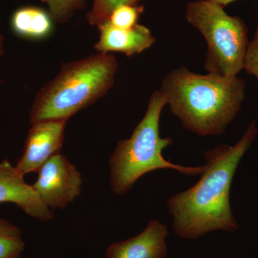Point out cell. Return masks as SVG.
Here are the masks:
<instances>
[{"instance_id":"cell-1","label":"cell","mask_w":258,"mask_h":258,"mask_svg":"<svg viewBox=\"0 0 258 258\" xmlns=\"http://www.w3.org/2000/svg\"><path fill=\"white\" fill-rule=\"evenodd\" d=\"M257 134L256 120H252L235 145L223 144L205 152L206 164L200 179L168 200L176 235L196 239L212 231L231 232L238 228L231 210V185L239 163Z\"/></svg>"},{"instance_id":"cell-2","label":"cell","mask_w":258,"mask_h":258,"mask_svg":"<svg viewBox=\"0 0 258 258\" xmlns=\"http://www.w3.org/2000/svg\"><path fill=\"white\" fill-rule=\"evenodd\" d=\"M245 87L237 76L195 74L181 66L166 75L160 91L184 127L206 137L225 132L241 109Z\"/></svg>"},{"instance_id":"cell-3","label":"cell","mask_w":258,"mask_h":258,"mask_svg":"<svg viewBox=\"0 0 258 258\" xmlns=\"http://www.w3.org/2000/svg\"><path fill=\"white\" fill-rule=\"evenodd\" d=\"M118 69L116 57L103 52L62 64L57 76L35 96L29 112L30 123L69 120L109 91Z\"/></svg>"},{"instance_id":"cell-4","label":"cell","mask_w":258,"mask_h":258,"mask_svg":"<svg viewBox=\"0 0 258 258\" xmlns=\"http://www.w3.org/2000/svg\"><path fill=\"white\" fill-rule=\"evenodd\" d=\"M166 105L160 90L153 92L144 118L130 138L118 142L110 156V185L115 195L126 193L139 178L157 169H174L189 176L202 174L205 171V166L178 165L163 157V150L173 144L169 137L161 138L159 134V120Z\"/></svg>"},{"instance_id":"cell-5","label":"cell","mask_w":258,"mask_h":258,"mask_svg":"<svg viewBox=\"0 0 258 258\" xmlns=\"http://www.w3.org/2000/svg\"><path fill=\"white\" fill-rule=\"evenodd\" d=\"M188 23L198 29L208 44L205 69L208 74L235 77L244 69L248 46L243 20L230 16L211 0H198L186 6Z\"/></svg>"},{"instance_id":"cell-6","label":"cell","mask_w":258,"mask_h":258,"mask_svg":"<svg viewBox=\"0 0 258 258\" xmlns=\"http://www.w3.org/2000/svg\"><path fill=\"white\" fill-rule=\"evenodd\" d=\"M32 184L42 202L52 210H63L81 192V173L63 154H56L39 169Z\"/></svg>"},{"instance_id":"cell-7","label":"cell","mask_w":258,"mask_h":258,"mask_svg":"<svg viewBox=\"0 0 258 258\" xmlns=\"http://www.w3.org/2000/svg\"><path fill=\"white\" fill-rule=\"evenodd\" d=\"M66 119L40 120L32 123L25 141L23 155L16 168L23 174L37 172L51 157L60 153Z\"/></svg>"},{"instance_id":"cell-8","label":"cell","mask_w":258,"mask_h":258,"mask_svg":"<svg viewBox=\"0 0 258 258\" xmlns=\"http://www.w3.org/2000/svg\"><path fill=\"white\" fill-rule=\"evenodd\" d=\"M5 203L15 204L27 215L40 221L54 218L32 185L25 182L23 174L7 159L0 162V203Z\"/></svg>"},{"instance_id":"cell-9","label":"cell","mask_w":258,"mask_h":258,"mask_svg":"<svg viewBox=\"0 0 258 258\" xmlns=\"http://www.w3.org/2000/svg\"><path fill=\"white\" fill-rule=\"evenodd\" d=\"M167 227L157 220L149 222L143 232L128 240L112 244L107 258H166Z\"/></svg>"},{"instance_id":"cell-10","label":"cell","mask_w":258,"mask_h":258,"mask_svg":"<svg viewBox=\"0 0 258 258\" xmlns=\"http://www.w3.org/2000/svg\"><path fill=\"white\" fill-rule=\"evenodd\" d=\"M98 28L99 38L94 45L95 50L98 52H120L127 56H133L152 47L156 40L149 29L139 24L132 28L120 29L113 26L109 20H107Z\"/></svg>"},{"instance_id":"cell-11","label":"cell","mask_w":258,"mask_h":258,"mask_svg":"<svg viewBox=\"0 0 258 258\" xmlns=\"http://www.w3.org/2000/svg\"><path fill=\"white\" fill-rule=\"evenodd\" d=\"M52 19L43 10L26 7L15 12L11 18V27L15 33L23 38L43 40L52 33Z\"/></svg>"},{"instance_id":"cell-12","label":"cell","mask_w":258,"mask_h":258,"mask_svg":"<svg viewBox=\"0 0 258 258\" xmlns=\"http://www.w3.org/2000/svg\"><path fill=\"white\" fill-rule=\"evenodd\" d=\"M25 247L20 228L0 217V258H22Z\"/></svg>"},{"instance_id":"cell-13","label":"cell","mask_w":258,"mask_h":258,"mask_svg":"<svg viewBox=\"0 0 258 258\" xmlns=\"http://www.w3.org/2000/svg\"><path fill=\"white\" fill-rule=\"evenodd\" d=\"M47 5L51 18L60 23L67 22L86 5L87 0H41Z\"/></svg>"},{"instance_id":"cell-14","label":"cell","mask_w":258,"mask_h":258,"mask_svg":"<svg viewBox=\"0 0 258 258\" xmlns=\"http://www.w3.org/2000/svg\"><path fill=\"white\" fill-rule=\"evenodd\" d=\"M123 5H130L129 0H93L92 8L87 15L88 23L99 26L109 20L115 8Z\"/></svg>"},{"instance_id":"cell-15","label":"cell","mask_w":258,"mask_h":258,"mask_svg":"<svg viewBox=\"0 0 258 258\" xmlns=\"http://www.w3.org/2000/svg\"><path fill=\"white\" fill-rule=\"evenodd\" d=\"M139 13V8L134 5H120L113 10L108 20L116 28L130 29L137 25Z\"/></svg>"},{"instance_id":"cell-16","label":"cell","mask_w":258,"mask_h":258,"mask_svg":"<svg viewBox=\"0 0 258 258\" xmlns=\"http://www.w3.org/2000/svg\"><path fill=\"white\" fill-rule=\"evenodd\" d=\"M244 69L258 80V28L252 40L249 42L244 57Z\"/></svg>"},{"instance_id":"cell-17","label":"cell","mask_w":258,"mask_h":258,"mask_svg":"<svg viewBox=\"0 0 258 258\" xmlns=\"http://www.w3.org/2000/svg\"><path fill=\"white\" fill-rule=\"evenodd\" d=\"M5 55V37L0 31V61Z\"/></svg>"},{"instance_id":"cell-18","label":"cell","mask_w":258,"mask_h":258,"mask_svg":"<svg viewBox=\"0 0 258 258\" xmlns=\"http://www.w3.org/2000/svg\"><path fill=\"white\" fill-rule=\"evenodd\" d=\"M211 1L215 2L217 4L222 5V6H225V5L230 4L232 2L235 1V0H211Z\"/></svg>"},{"instance_id":"cell-19","label":"cell","mask_w":258,"mask_h":258,"mask_svg":"<svg viewBox=\"0 0 258 258\" xmlns=\"http://www.w3.org/2000/svg\"><path fill=\"white\" fill-rule=\"evenodd\" d=\"M137 1H138V0H129V4L134 5Z\"/></svg>"}]
</instances>
